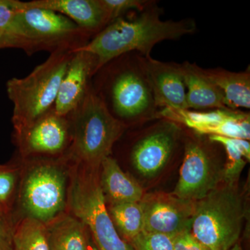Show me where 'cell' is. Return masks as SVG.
<instances>
[{
  "label": "cell",
  "mask_w": 250,
  "mask_h": 250,
  "mask_svg": "<svg viewBox=\"0 0 250 250\" xmlns=\"http://www.w3.org/2000/svg\"><path fill=\"white\" fill-rule=\"evenodd\" d=\"M100 183L106 200L113 204L139 202L143 200L142 188L122 170L116 159L105 158L100 167Z\"/></svg>",
  "instance_id": "obj_18"
},
{
  "label": "cell",
  "mask_w": 250,
  "mask_h": 250,
  "mask_svg": "<svg viewBox=\"0 0 250 250\" xmlns=\"http://www.w3.org/2000/svg\"><path fill=\"white\" fill-rule=\"evenodd\" d=\"M90 250H99L97 248L96 246H95V243H93V240H91V241H90Z\"/></svg>",
  "instance_id": "obj_30"
},
{
  "label": "cell",
  "mask_w": 250,
  "mask_h": 250,
  "mask_svg": "<svg viewBox=\"0 0 250 250\" xmlns=\"http://www.w3.org/2000/svg\"><path fill=\"white\" fill-rule=\"evenodd\" d=\"M72 163L66 154L23 159L16 200L23 218L47 225L67 211Z\"/></svg>",
  "instance_id": "obj_3"
},
{
  "label": "cell",
  "mask_w": 250,
  "mask_h": 250,
  "mask_svg": "<svg viewBox=\"0 0 250 250\" xmlns=\"http://www.w3.org/2000/svg\"><path fill=\"white\" fill-rule=\"evenodd\" d=\"M14 250H50L45 225L29 218L15 223Z\"/></svg>",
  "instance_id": "obj_23"
},
{
  "label": "cell",
  "mask_w": 250,
  "mask_h": 250,
  "mask_svg": "<svg viewBox=\"0 0 250 250\" xmlns=\"http://www.w3.org/2000/svg\"><path fill=\"white\" fill-rule=\"evenodd\" d=\"M184 154L178 182L171 195L179 200L195 202L218 187L221 174L215 172L213 152L201 140H186Z\"/></svg>",
  "instance_id": "obj_11"
},
{
  "label": "cell",
  "mask_w": 250,
  "mask_h": 250,
  "mask_svg": "<svg viewBox=\"0 0 250 250\" xmlns=\"http://www.w3.org/2000/svg\"><path fill=\"white\" fill-rule=\"evenodd\" d=\"M92 86L108 112L126 127L159 118L141 54H125L106 62L94 75Z\"/></svg>",
  "instance_id": "obj_2"
},
{
  "label": "cell",
  "mask_w": 250,
  "mask_h": 250,
  "mask_svg": "<svg viewBox=\"0 0 250 250\" xmlns=\"http://www.w3.org/2000/svg\"><path fill=\"white\" fill-rule=\"evenodd\" d=\"M8 47L22 49L27 52V46L22 40L0 30V49Z\"/></svg>",
  "instance_id": "obj_29"
},
{
  "label": "cell",
  "mask_w": 250,
  "mask_h": 250,
  "mask_svg": "<svg viewBox=\"0 0 250 250\" xmlns=\"http://www.w3.org/2000/svg\"><path fill=\"white\" fill-rule=\"evenodd\" d=\"M187 88V109L205 111L229 109L214 83L202 72V67L188 62L181 64Z\"/></svg>",
  "instance_id": "obj_17"
},
{
  "label": "cell",
  "mask_w": 250,
  "mask_h": 250,
  "mask_svg": "<svg viewBox=\"0 0 250 250\" xmlns=\"http://www.w3.org/2000/svg\"><path fill=\"white\" fill-rule=\"evenodd\" d=\"M15 139L23 159L59 157L66 154L70 148L71 126L67 116H59L52 109L15 134Z\"/></svg>",
  "instance_id": "obj_12"
},
{
  "label": "cell",
  "mask_w": 250,
  "mask_h": 250,
  "mask_svg": "<svg viewBox=\"0 0 250 250\" xmlns=\"http://www.w3.org/2000/svg\"><path fill=\"white\" fill-rule=\"evenodd\" d=\"M98 70V59L94 54L74 51L54 104L53 109L57 114L67 116L75 109L89 90Z\"/></svg>",
  "instance_id": "obj_14"
},
{
  "label": "cell",
  "mask_w": 250,
  "mask_h": 250,
  "mask_svg": "<svg viewBox=\"0 0 250 250\" xmlns=\"http://www.w3.org/2000/svg\"><path fill=\"white\" fill-rule=\"evenodd\" d=\"M73 54L72 49H56L27 77L8 81V96L14 104L15 134L53 109L59 87Z\"/></svg>",
  "instance_id": "obj_4"
},
{
  "label": "cell",
  "mask_w": 250,
  "mask_h": 250,
  "mask_svg": "<svg viewBox=\"0 0 250 250\" xmlns=\"http://www.w3.org/2000/svg\"><path fill=\"white\" fill-rule=\"evenodd\" d=\"M108 213L116 229L129 241L143 231L144 213L141 201L113 204Z\"/></svg>",
  "instance_id": "obj_22"
},
{
  "label": "cell",
  "mask_w": 250,
  "mask_h": 250,
  "mask_svg": "<svg viewBox=\"0 0 250 250\" xmlns=\"http://www.w3.org/2000/svg\"><path fill=\"white\" fill-rule=\"evenodd\" d=\"M173 250H210L194 237L190 230H187L173 237Z\"/></svg>",
  "instance_id": "obj_28"
},
{
  "label": "cell",
  "mask_w": 250,
  "mask_h": 250,
  "mask_svg": "<svg viewBox=\"0 0 250 250\" xmlns=\"http://www.w3.org/2000/svg\"><path fill=\"white\" fill-rule=\"evenodd\" d=\"M172 237L142 231L130 241L134 250H173Z\"/></svg>",
  "instance_id": "obj_25"
},
{
  "label": "cell",
  "mask_w": 250,
  "mask_h": 250,
  "mask_svg": "<svg viewBox=\"0 0 250 250\" xmlns=\"http://www.w3.org/2000/svg\"><path fill=\"white\" fill-rule=\"evenodd\" d=\"M72 141L66 154L73 162L100 168L111 156L115 143L126 130L90 87L80 104L68 116Z\"/></svg>",
  "instance_id": "obj_5"
},
{
  "label": "cell",
  "mask_w": 250,
  "mask_h": 250,
  "mask_svg": "<svg viewBox=\"0 0 250 250\" xmlns=\"http://www.w3.org/2000/svg\"><path fill=\"white\" fill-rule=\"evenodd\" d=\"M245 207L234 186L217 187L195 202L190 232L210 250H229L243 229Z\"/></svg>",
  "instance_id": "obj_7"
},
{
  "label": "cell",
  "mask_w": 250,
  "mask_h": 250,
  "mask_svg": "<svg viewBox=\"0 0 250 250\" xmlns=\"http://www.w3.org/2000/svg\"><path fill=\"white\" fill-rule=\"evenodd\" d=\"M22 164H0V210L12 215L17 200Z\"/></svg>",
  "instance_id": "obj_24"
},
{
  "label": "cell",
  "mask_w": 250,
  "mask_h": 250,
  "mask_svg": "<svg viewBox=\"0 0 250 250\" xmlns=\"http://www.w3.org/2000/svg\"><path fill=\"white\" fill-rule=\"evenodd\" d=\"M162 13L154 1L134 17L122 16L112 21L86 45L76 50L94 54L98 59L99 70L106 62L123 54L136 52L143 57H149L159 42L177 40L196 31L197 24L193 20L162 21Z\"/></svg>",
  "instance_id": "obj_1"
},
{
  "label": "cell",
  "mask_w": 250,
  "mask_h": 250,
  "mask_svg": "<svg viewBox=\"0 0 250 250\" xmlns=\"http://www.w3.org/2000/svg\"><path fill=\"white\" fill-rule=\"evenodd\" d=\"M144 213L143 231L170 237L190 230L195 202L173 195H154L141 200Z\"/></svg>",
  "instance_id": "obj_13"
},
{
  "label": "cell",
  "mask_w": 250,
  "mask_h": 250,
  "mask_svg": "<svg viewBox=\"0 0 250 250\" xmlns=\"http://www.w3.org/2000/svg\"><path fill=\"white\" fill-rule=\"evenodd\" d=\"M206 76L220 90L229 109H250V67L243 72H231L221 67L202 68Z\"/></svg>",
  "instance_id": "obj_19"
},
{
  "label": "cell",
  "mask_w": 250,
  "mask_h": 250,
  "mask_svg": "<svg viewBox=\"0 0 250 250\" xmlns=\"http://www.w3.org/2000/svg\"><path fill=\"white\" fill-rule=\"evenodd\" d=\"M111 21L122 17L129 11L141 12L152 4V0H101Z\"/></svg>",
  "instance_id": "obj_26"
},
{
  "label": "cell",
  "mask_w": 250,
  "mask_h": 250,
  "mask_svg": "<svg viewBox=\"0 0 250 250\" xmlns=\"http://www.w3.org/2000/svg\"><path fill=\"white\" fill-rule=\"evenodd\" d=\"M14 228L12 215L0 210V250H14Z\"/></svg>",
  "instance_id": "obj_27"
},
{
  "label": "cell",
  "mask_w": 250,
  "mask_h": 250,
  "mask_svg": "<svg viewBox=\"0 0 250 250\" xmlns=\"http://www.w3.org/2000/svg\"><path fill=\"white\" fill-rule=\"evenodd\" d=\"M211 142L223 146L228 155V161L221 173V179L226 185L235 186L250 159V143L247 140L233 139L219 136H208Z\"/></svg>",
  "instance_id": "obj_21"
},
{
  "label": "cell",
  "mask_w": 250,
  "mask_h": 250,
  "mask_svg": "<svg viewBox=\"0 0 250 250\" xmlns=\"http://www.w3.org/2000/svg\"><path fill=\"white\" fill-rule=\"evenodd\" d=\"M158 121L130 147V161L145 177H153L162 170L173 157L180 142V125L164 118Z\"/></svg>",
  "instance_id": "obj_10"
},
{
  "label": "cell",
  "mask_w": 250,
  "mask_h": 250,
  "mask_svg": "<svg viewBox=\"0 0 250 250\" xmlns=\"http://www.w3.org/2000/svg\"><path fill=\"white\" fill-rule=\"evenodd\" d=\"M100 168L73 162L67 211L80 220L99 250H134L120 236L110 216L100 183Z\"/></svg>",
  "instance_id": "obj_6"
},
{
  "label": "cell",
  "mask_w": 250,
  "mask_h": 250,
  "mask_svg": "<svg viewBox=\"0 0 250 250\" xmlns=\"http://www.w3.org/2000/svg\"><path fill=\"white\" fill-rule=\"evenodd\" d=\"M16 11L31 54L60 48L75 51L93 38L68 18L50 10L31 8Z\"/></svg>",
  "instance_id": "obj_8"
},
{
  "label": "cell",
  "mask_w": 250,
  "mask_h": 250,
  "mask_svg": "<svg viewBox=\"0 0 250 250\" xmlns=\"http://www.w3.org/2000/svg\"><path fill=\"white\" fill-rule=\"evenodd\" d=\"M158 117L184 126L200 136H219L247 141L250 139V113L242 110L197 111L165 108L159 110Z\"/></svg>",
  "instance_id": "obj_9"
},
{
  "label": "cell",
  "mask_w": 250,
  "mask_h": 250,
  "mask_svg": "<svg viewBox=\"0 0 250 250\" xmlns=\"http://www.w3.org/2000/svg\"><path fill=\"white\" fill-rule=\"evenodd\" d=\"M45 228L50 250H90L88 229L67 210Z\"/></svg>",
  "instance_id": "obj_20"
},
{
  "label": "cell",
  "mask_w": 250,
  "mask_h": 250,
  "mask_svg": "<svg viewBox=\"0 0 250 250\" xmlns=\"http://www.w3.org/2000/svg\"><path fill=\"white\" fill-rule=\"evenodd\" d=\"M143 62L157 108L187 109V88L181 64L161 62L151 56L143 57Z\"/></svg>",
  "instance_id": "obj_16"
},
{
  "label": "cell",
  "mask_w": 250,
  "mask_h": 250,
  "mask_svg": "<svg viewBox=\"0 0 250 250\" xmlns=\"http://www.w3.org/2000/svg\"><path fill=\"white\" fill-rule=\"evenodd\" d=\"M15 10L38 8L50 10L68 18L94 37L111 22L101 0H10Z\"/></svg>",
  "instance_id": "obj_15"
},
{
  "label": "cell",
  "mask_w": 250,
  "mask_h": 250,
  "mask_svg": "<svg viewBox=\"0 0 250 250\" xmlns=\"http://www.w3.org/2000/svg\"><path fill=\"white\" fill-rule=\"evenodd\" d=\"M229 250H242L241 247L240 246V245H238V243H236L235 246H233L232 248H231Z\"/></svg>",
  "instance_id": "obj_31"
}]
</instances>
